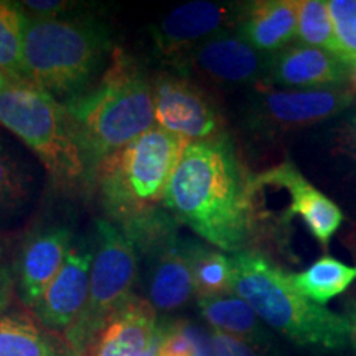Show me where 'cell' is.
Masks as SVG:
<instances>
[{
  "instance_id": "cell-1",
  "label": "cell",
  "mask_w": 356,
  "mask_h": 356,
  "mask_svg": "<svg viewBox=\"0 0 356 356\" xmlns=\"http://www.w3.org/2000/svg\"><path fill=\"white\" fill-rule=\"evenodd\" d=\"M252 178L228 136L190 142L170 178L163 208L220 251H248L259 225Z\"/></svg>"
},
{
  "instance_id": "cell-2",
  "label": "cell",
  "mask_w": 356,
  "mask_h": 356,
  "mask_svg": "<svg viewBox=\"0 0 356 356\" xmlns=\"http://www.w3.org/2000/svg\"><path fill=\"white\" fill-rule=\"evenodd\" d=\"M186 144L155 126L102 159L92 172L89 188L108 221L121 226L134 244L149 246L172 234L173 218L163 200Z\"/></svg>"
},
{
  "instance_id": "cell-3",
  "label": "cell",
  "mask_w": 356,
  "mask_h": 356,
  "mask_svg": "<svg viewBox=\"0 0 356 356\" xmlns=\"http://www.w3.org/2000/svg\"><path fill=\"white\" fill-rule=\"evenodd\" d=\"M65 109L92 175L102 159L155 127L152 78L139 60L115 47L101 78L65 102Z\"/></svg>"
},
{
  "instance_id": "cell-4",
  "label": "cell",
  "mask_w": 356,
  "mask_h": 356,
  "mask_svg": "<svg viewBox=\"0 0 356 356\" xmlns=\"http://www.w3.org/2000/svg\"><path fill=\"white\" fill-rule=\"evenodd\" d=\"M114 48L108 26L96 19L26 17L25 78L65 104L101 78Z\"/></svg>"
},
{
  "instance_id": "cell-5",
  "label": "cell",
  "mask_w": 356,
  "mask_h": 356,
  "mask_svg": "<svg viewBox=\"0 0 356 356\" xmlns=\"http://www.w3.org/2000/svg\"><path fill=\"white\" fill-rule=\"evenodd\" d=\"M233 259V293L256 312L266 325L300 346L345 350L350 325L345 315L305 299L292 286L289 273L257 251H241Z\"/></svg>"
},
{
  "instance_id": "cell-6",
  "label": "cell",
  "mask_w": 356,
  "mask_h": 356,
  "mask_svg": "<svg viewBox=\"0 0 356 356\" xmlns=\"http://www.w3.org/2000/svg\"><path fill=\"white\" fill-rule=\"evenodd\" d=\"M0 126L42 162L53 185L65 193L89 188L91 172L71 129L65 104L32 83H8L0 91Z\"/></svg>"
},
{
  "instance_id": "cell-7",
  "label": "cell",
  "mask_w": 356,
  "mask_h": 356,
  "mask_svg": "<svg viewBox=\"0 0 356 356\" xmlns=\"http://www.w3.org/2000/svg\"><path fill=\"white\" fill-rule=\"evenodd\" d=\"M137 273L136 244L111 221L97 220L86 305L65 332L66 340L79 356L86 353L106 323L132 299Z\"/></svg>"
},
{
  "instance_id": "cell-8",
  "label": "cell",
  "mask_w": 356,
  "mask_h": 356,
  "mask_svg": "<svg viewBox=\"0 0 356 356\" xmlns=\"http://www.w3.org/2000/svg\"><path fill=\"white\" fill-rule=\"evenodd\" d=\"M155 124L185 142L226 137V122L215 101L188 76L163 71L152 78Z\"/></svg>"
},
{
  "instance_id": "cell-9",
  "label": "cell",
  "mask_w": 356,
  "mask_h": 356,
  "mask_svg": "<svg viewBox=\"0 0 356 356\" xmlns=\"http://www.w3.org/2000/svg\"><path fill=\"white\" fill-rule=\"evenodd\" d=\"M243 6L193 0L168 12L152 29L155 51L167 65L184 68L200 44L222 32L236 29Z\"/></svg>"
},
{
  "instance_id": "cell-10",
  "label": "cell",
  "mask_w": 356,
  "mask_h": 356,
  "mask_svg": "<svg viewBox=\"0 0 356 356\" xmlns=\"http://www.w3.org/2000/svg\"><path fill=\"white\" fill-rule=\"evenodd\" d=\"M353 101L348 88L280 91L264 84L257 88L249 114L261 131L292 132L335 118L350 109Z\"/></svg>"
},
{
  "instance_id": "cell-11",
  "label": "cell",
  "mask_w": 356,
  "mask_h": 356,
  "mask_svg": "<svg viewBox=\"0 0 356 356\" xmlns=\"http://www.w3.org/2000/svg\"><path fill=\"white\" fill-rule=\"evenodd\" d=\"M267 186L287 191L289 208L284 211L282 221L287 222L292 220V216H300L314 239H317L320 246L327 249L333 234L345 220L337 203L315 188L289 160L273 168H267L266 172L252 178L254 190L267 188Z\"/></svg>"
},
{
  "instance_id": "cell-12",
  "label": "cell",
  "mask_w": 356,
  "mask_h": 356,
  "mask_svg": "<svg viewBox=\"0 0 356 356\" xmlns=\"http://www.w3.org/2000/svg\"><path fill=\"white\" fill-rule=\"evenodd\" d=\"M95 241H73L60 273L33 307V314L44 327L63 333L76 322L86 305L91 277Z\"/></svg>"
},
{
  "instance_id": "cell-13",
  "label": "cell",
  "mask_w": 356,
  "mask_h": 356,
  "mask_svg": "<svg viewBox=\"0 0 356 356\" xmlns=\"http://www.w3.org/2000/svg\"><path fill=\"white\" fill-rule=\"evenodd\" d=\"M269 55L257 51L238 33L222 32L207 40L186 60L190 66L218 86L234 88L266 84L269 70Z\"/></svg>"
},
{
  "instance_id": "cell-14",
  "label": "cell",
  "mask_w": 356,
  "mask_h": 356,
  "mask_svg": "<svg viewBox=\"0 0 356 356\" xmlns=\"http://www.w3.org/2000/svg\"><path fill=\"white\" fill-rule=\"evenodd\" d=\"M348 66L337 55L320 48L293 44L270 56L266 86L287 88V91L345 88Z\"/></svg>"
},
{
  "instance_id": "cell-15",
  "label": "cell",
  "mask_w": 356,
  "mask_h": 356,
  "mask_svg": "<svg viewBox=\"0 0 356 356\" xmlns=\"http://www.w3.org/2000/svg\"><path fill=\"white\" fill-rule=\"evenodd\" d=\"M74 238L65 226L35 231L20 246L15 261V282L22 300L33 309L60 273Z\"/></svg>"
},
{
  "instance_id": "cell-16",
  "label": "cell",
  "mask_w": 356,
  "mask_h": 356,
  "mask_svg": "<svg viewBox=\"0 0 356 356\" xmlns=\"http://www.w3.org/2000/svg\"><path fill=\"white\" fill-rule=\"evenodd\" d=\"M157 310L134 296L106 323L83 356H144L157 333Z\"/></svg>"
},
{
  "instance_id": "cell-17",
  "label": "cell",
  "mask_w": 356,
  "mask_h": 356,
  "mask_svg": "<svg viewBox=\"0 0 356 356\" xmlns=\"http://www.w3.org/2000/svg\"><path fill=\"white\" fill-rule=\"evenodd\" d=\"M299 0H261L244 3L236 33L264 55L279 53L297 32Z\"/></svg>"
},
{
  "instance_id": "cell-18",
  "label": "cell",
  "mask_w": 356,
  "mask_h": 356,
  "mask_svg": "<svg viewBox=\"0 0 356 356\" xmlns=\"http://www.w3.org/2000/svg\"><path fill=\"white\" fill-rule=\"evenodd\" d=\"M152 274L149 282V300L157 312H173L188 304L195 293L193 270L185 244L170 234L157 244Z\"/></svg>"
},
{
  "instance_id": "cell-19",
  "label": "cell",
  "mask_w": 356,
  "mask_h": 356,
  "mask_svg": "<svg viewBox=\"0 0 356 356\" xmlns=\"http://www.w3.org/2000/svg\"><path fill=\"white\" fill-rule=\"evenodd\" d=\"M0 356H79L65 335L24 312L0 314Z\"/></svg>"
},
{
  "instance_id": "cell-20",
  "label": "cell",
  "mask_w": 356,
  "mask_h": 356,
  "mask_svg": "<svg viewBox=\"0 0 356 356\" xmlns=\"http://www.w3.org/2000/svg\"><path fill=\"white\" fill-rule=\"evenodd\" d=\"M198 309L213 330L222 332L239 340L264 348L270 341L269 333L262 327L256 312L234 293L198 299Z\"/></svg>"
},
{
  "instance_id": "cell-21",
  "label": "cell",
  "mask_w": 356,
  "mask_h": 356,
  "mask_svg": "<svg viewBox=\"0 0 356 356\" xmlns=\"http://www.w3.org/2000/svg\"><path fill=\"white\" fill-rule=\"evenodd\" d=\"M289 277L305 299L323 307L355 282L356 266H346L335 257L323 256L302 273H289Z\"/></svg>"
},
{
  "instance_id": "cell-22",
  "label": "cell",
  "mask_w": 356,
  "mask_h": 356,
  "mask_svg": "<svg viewBox=\"0 0 356 356\" xmlns=\"http://www.w3.org/2000/svg\"><path fill=\"white\" fill-rule=\"evenodd\" d=\"M185 248L193 270L195 293L198 299L233 293L234 269L231 256L203 244L186 243Z\"/></svg>"
},
{
  "instance_id": "cell-23",
  "label": "cell",
  "mask_w": 356,
  "mask_h": 356,
  "mask_svg": "<svg viewBox=\"0 0 356 356\" xmlns=\"http://www.w3.org/2000/svg\"><path fill=\"white\" fill-rule=\"evenodd\" d=\"M26 15L19 2L0 0V71L10 83L26 81L24 38Z\"/></svg>"
},
{
  "instance_id": "cell-24",
  "label": "cell",
  "mask_w": 356,
  "mask_h": 356,
  "mask_svg": "<svg viewBox=\"0 0 356 356\" xmlns=\"http://www.w3.org/2000/svg\"><path fill=\"white\" fill-rule=\"evenodd\" d=\"M33 177L15 154L0 144V218L20 210L32 193Z\"/></svg>"
},
{
  "instance_id": "cell-25",
  "label": "cell",
  "mask_w": 356,
  "mask_h": 356,
  "mask_svg": "<svg viewBox=\"0 0 356 356\" xmlns=\"http://www.w3.org/2000/svg\"><path fill=\"white\" fill-rule=\"evenodd\" d=\"M159 356H215L211 330L190 320L160 323Z\"/></svg>"
},
{
  "instance_id": "cell-26",
  "label": "cell",
  "mask_w": 356,
  "mask_h": 356,
  "mask_svg": "<svg viewBox=\"0 0 356 356\" xmlns=\"http://www.w3.org/2000/svg\"><path fill=\"white\" fill-rule=\"evenodd\" d=\"M296 37L305 47L320 48L338 56L335 26L328 2L325 0H299Z\"/></svg>"
},
{
  "instance_id": "cell-27",
  "label": "cell",
  "mask_w": 356,
  "mask_h": 356,
  "mask_svg": "<svg viewBox=\"0 0 356 356\" xmlns=\"http://www.w3.org/2000/svg\"><path fill=\"white\" fill-rule=\"evenodd\" d=\"M328 8L335 26L338 58L348 63L356 58V0H330Z\"/></svg>"
},
{
  "instance_id": "cell-28",
  "label": "cell",
  "mask_w": 356,
  "mask_h": 356,
  "mask_svg": "<svg viewBox=\"0 0 356 356\" xmlns=\"http://www.w3.org/2000/svg\"><path fill=\"white\" fill-rule=\"evenodd\" d=\"M19 6L29 19H61L74 10L76 3L66 0H24Z\"/></svg>"
},
{
  "instance_id": "cell-29",
  "label": "cell",
  "mask_w": 356,
  "mask_h": 356,
  "mask_svg": "<svg viewBox=\"0 0 356 356\" xmlns=\"http://www.w3.org/2000/svg\"><path fill=\"white\" fill-rule=\"evenodd\" d=\"M211 345L215 356H262L259 348L248 341L239 340L226 333L213 330L211 328Z\"/></svg>"
},
{
  "instance_id": "cell-30",
  "label": "cell",
  "mask_w": 356,
  "mask_h": 356,
  "mask_svg": "<svg viewBox=\"0 0 356 356\" xmlns=\"http://www.w3.org/2000/svg\"><path fill=\"white\" fill-rule=\"evenodd\" d=\"M337 152L356 162V111L345 114L333 132Z\"/></svg>"
},
{
  "instance_id": "cell-31",
  "label": "cell",
  "mask_w": 356,
  "mask_h": 356,
  "mask_svg": "<svg viewBox=\"0 0 356 356\" xmlns=\"http://www.w3.org/2000/svg\"><path fill=\"white\" fill-rule=\"evenodd\" d=\"M15 284V262L10 261L6 246L0 243V314L10 305Z\"/></svg>"
},
{
  "instance_id": "cell-32",
  "label": "cell",
  "mask_w": 356,
  "mask_h": 356,
  "mask_svg": "<svg viewBox=\"0 0 356 356\" xmlns=\"http://www.w3.org/2000/svg\"><path fill=\"white\" fill-rule=\"evenodd\" d=\"M345 317L348 320L350 325V343L353 346V351L356 355V299L355 297H348L345 300Z\"/></svg>"
},
{
  "instance_id": "cell-33",
  "label": "cell",
  "mask_w": 356,
  "mask_h": 356,
  "mask_svg": "<svg viewBox=\"0 0 356 356\" xmlns=\"http://www.w3.org/2000/svg\"><path fill=\"white\" fill-rule=\"evenodd\" d=\"M343 244L350 249L351 254L356 256V218L351 221L348 229H346V233L343 236Z\"/></svg>"
},
{
  "instance_id": "cell-34",
  "label": "cell",
  "mask_w": 356,
  "mask_h": 356,
  "mask_svg": "<svg viewBox=\"0 0 356 356\" xmlns=\"http://www.w3.org/2000/svg\"><path fill=\"white\" fill-rule=\"evenodd\" d=\"M346 66H348V83H346V86H348V91L351 92V96L356 99V58L348 61Z\"/></svg>"
},
{
  "instance_id": "cell-35",
  "label": "cell",
  "mask_w": 356,
  "mask_h": 356,
  "mask_svg": "<svg viewBox=\"0 0 356 356\" xmlns=\"http://www.w3.org/2000/svg\"><path fill=\"white\" fill-rule=\"evenodd\" d=\"M159 345H160V325H159V328H157V333H155L152 343H150L149 350L145 351L144 356H159Z\"/></svg>"
},
{
  "instance_id": "cell-36",
  "label": "cell",
  "mask_w": 356,
  "mask_h": 356,
  "mask_svg": "<svg viewBox=\"0 0 356 356\" xmlns=\"http://www.w3.org/2000/svg\"><path fill=\"white\" fill-rule=\"evenodd\" d=\"M8 83H10V79H8L6 74L0 71V91H2V89H6L8 86Z\"/></svg>"
},
{
  "instance_id": "cell-37",
  "label": "cell",
  "mask_w": 356,
  "mask_h": 356,
  "mask_svg": "<svg viewBox=\"0 0 356 356\" xmlns=\"http://www.w3.org/2000/svg\"><path fill=\"white\" fill-rule=\"evenodd\" d=\"M0 144H2V140H0Z\"/></svg>"
}]
</instances>
